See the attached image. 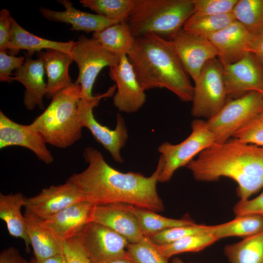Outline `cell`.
I'll use <instances>...</instances> for the list:
<instances>
[{"mask_svg":"<svg viewBox=\"0 0 263 263\" xmlns=\"http://www.w3.org/2000/svg\"><path fill=\"white\" fill-rule=\"evenodd\" d=\"M127 56L144 91L166 88L182 101L192 100L194 87L171 40L152 33L135 37Z\"/></svg>","mask_w":263,"mask_h":263,"instance_id":"cell-3","label":"cell"},{"mask_svg":"<svg viewBox=\"0 0 263 263\" xmlns=\"http://www.w3.org/2000/svg\"><path fill=\"white\" fill-rule=\"evenodd\" d=\"M12 17L7 9L0 12V51H6L10 42Z\"/></svg>","mask_w":263,"mask_h":263,"instance_id":"cell-41","label":"cell"},{"mask_svg":"<svg viewBox=\"0 0 263 263\" xmlns=\"http://www.w3.org/2000/svg\"><path fill=\"white\" fill-rule=\"evenodd\" d=\"M116 89V85L109 88L103 94L91 98H81L77 110V114L81 127L87 128L95 140L108 150L116 162H124L120 151L125 147L128 137L125 122L120 113L116 115V125L114 130L102 125L94 118L93 110L102 98L113 95Z\"/></svg>","mask_w":263,"mask_h":263,"instance_id":"cell-8","label":"cell"},{"mask_svg":"<svg viewBox=\"0 0 263 263\" xmlns=\"http://www.w3.org/2000/svg\"><path fill=\"white\" fill-rule=\"evenodd\" d=\"M94 206L91 203L80 201L46 219H41V222L44 226L63 243L73 237L84 225L91 222Z\"/></svg>","mask_w":263,"mask_h":263,"instance_id":"cell-19","label":"cell"},{"mask_svg":"<svg viewBox=\"0 0 263 263\" xmlns=\"http://www.w3.org/2000/svg\"><path fill=\"white\" fill-rule=\"evenodd\" d=\"M77 64L79 74L75 82L80 85L81 98L93 97L92 90L101 70L116 65L121 57L105 49L97 40L81 36L70 53Z\"/></svg>","mask_w":263,"mask_h":263,"instance_id":"cell-10","label":"cell"},{"mask_svg":"<svg viewBox=\"0 0 263 263\" xmlns=\"http://www.w3.org/2000/svg\"><path fill=\"white\" fill-rule=\"evenodd\" d=\"M109 76L116 86L117 91L113 97L115 107L127 113L138 111L146 102V95L127 56L121 57L116 65L110 68Z\"/></svg>","mask_w":263,"mask_h":263,"instance_id":"cell-12","label":"cell"},{"mask_svg":"<svg viewBox=\"0 0 263 263\" xmlns=\"http://www.w3.org/2000/svg\"><path fill=\"white\" fill-rule=\"evenodd\" d=\"M29 263H67L63 253L58 254L49 258L38 261L33 258Z\"/></svg>","mask_w":263,"mask_h":263,"instance_id":"cell-44","label":"cell"},{"mask_svg":"<svg viewBox=\"0 0 263 263\" xmlns=\"http://www.w3.org/2000/svg\"><path fill=\"white\" fill-rule=\"evenodd\" d=\"M130 210L135 216L142 234L149 238L167 229L189 225L196 223L187 218L176 219L166 217L155 212L129 205Z\"/></svg>","mask_w":263,"mask_h":263,"instance_id":"cell-28","label":"cell"},{"mask_svg":"<svg viewBox=\"0 0 263 263\" xmlns=\"http://www.w3.org/2000/svg\"><path fill=\"white\" fill-rule=\"evenodd\" d=\"M232 137L244 143L263 146V111L237 131Z\"/></svg>","mask_w":263,"mask_h":263,"instance_id":"cell-36","label":"cell"},{"mask_svg":"<svg viewBox=\"0 0 263 263\" xmlns=\"http://www.w3.org/2000/svg\"><path fill=\"white\" fill-rule=\"evenodd\" d=\"M57 2L65 8L63 11H57L44 7H40L41 15L46 19L52 21L70 24V30L82 31L87 33L98 32L118 23L96 14H91L80 11L73 6L68 0H59Z\"/></svg>","mask_w":263,"mask_h":263,"instance_id":"cell-20","label":"cell"},{"mask_svg":"<svg viewBox=\"0 0 263 263\" xmlns=\"http://www.w3.org/2000/svg\"><path fill=\"white\" fill-rule=\"evenodd\" d=\"M63 252L67 263H92L74 237L63 242Z\"/></svg>","mask_w":263,"mask_h":263,"instance_id":"cell-40","label":"cell"},{"mask_svg":"<svg viewBox=\"0 0 263 263\" xmlns=\"http://www.w3.org/2000/svg\"><path fill=\"white\" fill-rule=\"evenodd\" d=\"M193 13L192 0H133L126 22L134 38L152 33L171 40Z\"/></svg>","mask_w":263,"mask_h":263,"instance_id":"cell-5","label":"cell"},{"mask_svg":"<svg viewBox=\"0 0 263 263\" xmlns=\"http://www.w3.org/2000/svg\"><path fill=\"white\" fill-rule=\"evenodd\" d=\"M92 38L105 49L120 57L127 56L135 38L126 21L112 25L102 31L94 33Z\"/></svg>","mask_w":263,"mask_h":263,"instance_id":"cell-26","label":"cell"},{"mask_svg":"<svg viewBox=\"0 0 263 263\" xmlns=\"http://www.w3.org/2000/svg\"><path fill=\"white\" fill-rule=\"evenodd\" d=\"M172 263H185L181 259L178 258H175L172 260Z\"/></svg>","mask_w":263,"mask_h":263,"instance_id":"cell-46","label":"cell"},{"mask_svg":"<svg viewBox=\"0 0 263 263\" xmlns=\"http://www.w3.org/2000/svg\"><path fill=\"white\" fill-rule=\"evenodd\" d=\"M213 225L196 224L167 229L156 233L149 238L154 244H164L173 242L187 236L205 234H212Z\"/></svg>","mask_w":263,"mask_h":263,"instance_id":"cell-35","label":"cell"},{"mask_svg":"<svg viewBox=\"0 0 263 263\" xmlns=\"http://www.w3.org/2000/svg\"><path fill=\"white\" fill-rule=\"evenodd\" d=\"M47 142L38 132L29 125L20 124L9 118L0 112V149L12 146L26 148L32 151L41 161L52 163L54 157L46 146Z\"/></svg>","mask_w":263,"mask_h":263,"instance_id":"cell-16","label":"cell"},{"mask_svg":"<svg viewBox=\"0 0 263 263\" xmlns=\"http://www.w3.org/2000/svg\"><path fill=\"white\" fill-rule=\"evenodd\" d=\"M23 56L8 55L6 51H0V80L12 82V72L21 67L24 63Z\"/></svg>","mask_w":263,"mask_h":263,"instance_id":"cell-38","label":"cell"},{"mask_svg":"<svg viewBox=\"0 0 263 263\" xmlns=\"http://www.w3.org/2000/svg\"><path fill=\"white\" fill-rule=\"evenodd\" d=\"M186 167L198 181H216L223 177L234 180L240 200L249 199L263 188V146L234 138L214 143Z\"/></svg>","mask_w":263,"mask_h":263,"instance_id":"cell-2","label":"cell"},{"mask_svg":"<svg viewBox=\"0 0 263 263\" xmlns=\"http://www.w3.org/2000/svg\"><path fill=\"white\" fill-rule=\"evenodd\" d=\"M25 197L20 192L14 194H0V218L5 222L9 234L22 239L26 249L29 250L30 242L27 235L24 215L21 208L25 205Z\"/></svg>","mask_w":263,"mask_h":263,"instance_id":"cell-25","label":"cell"},{"mask_svg":"<svg viewBox=\"0 0 263 263\" xmlns=\"http://www.w3.org/2000/svg\"><path fill=\"white\" fill-rule=\"evenodd\" d=\"M43 61L47 77V93L45 96L52 98L55 94L70 86L72 80L69 69L74 61L70 54L55 50L46 49L37 54Z\"/></svg>","mask_w":263,"mask_h":263,"instance_id":"cell-22","label":"cell"},{"mask_svg":"<svg viewBox=\"0 0 263 263\" xmlns=\"http://www.w3.org/2000/svg\"><path fill=\"white\" fill-rule=\"evenodd\" d=\"M241 23L235 20L208 38L223 65L240 60L248 52L254 38Z\"/></svg>","mask_w":263,"mask_h":263,"instance_id":"cell-18","label":"cell"},{"mask_svg":"<svg viewBox=\"0 0 263 263\" xmlns=\"http://www.w3.org/2000/svg\"><path fill=\"white\" fill-rule=\"evenodd\" d=\"M224 253L230 263H263V231L226 245Z\"/></svg>","mask_w":263,"mask_h":263,"instance_id":"cell-27","label":"cell"},{"mask_svg":"<svg viewBox=\"0 0 263 263\" xmlns=\"http://www.w3.org/2000/svg\"><path fill=\"white\" fill-rule=\"evenodd\" d=\"M91 222L109 227L126 238L129 243H140L147 238L142 234L128 204L95 205Z\"/></svg>","mask_w":263,"mask_h":263,"instance_id":"cell-17","label":"cell"},{"mask_svg":"<svg viewBox=\"0 0 263 263\" xmlns=\"http://www.w3.org/2000/svg\"><path fill=\"white\" fill-rule=\"evenodd\" d=\"M232 13L252 35L263 32V0H238Z\"/></svg>","mask_w":263,"mask_h":263,"instance_id":"cell-31","label":"cell"},{"mask_svg":"<svg viewBox=\"0 0 263 263\" xmlns=\"http://www.w3.org/2000/svg\"><path fill=\"white\" fill-rule=\"evenodd\" d=\"M126 257L134 263H169V259L157 249L149 238L143 242L129 243Z\"/></svg>","mask_w":263,"mask_h":263,"instance_id":"cell-34","label":"cell"},{"mask_svg":"<svg viewBox=\"0 0 263 263\" xmlns=\"http://www.w3.org/2000/svg\"><path fill=\"white\" fill-rule=\"evenodd\" d=\"M22 66L15 71L12 81L19 82L25 87L23 103L27 109L33 110L38 106L43 110V97L47 93V84L44 80V68L40 58L33 59L26 55Z\"/></svg>","mask_w":263,"mask_h":263,"instance_id":"cell-21","label":"cell"},{"mask_svg":"<svg viewBox=\"0 0 263 263\" xmlns=\"http://www.w3.org/2000/svg\"><path fill=\"white\" fill-rule=\"evenodd\" d=\"M236 217L250 214L263 215V191L257 197L246 200H240L234 206Z\"/></svg>","mask_w":263,"mask_h":263,"instance_id":"cell-39","label":"cell"},{"mask_svg":"<svg viewBox=\"0 0 263 263\" xmlns=\"http://www.w3.org/2000/svg\"><path fill=\"white\" fill-rule=\"evenodd\" d=\"M191 127V133L182 142L177 144L165 142L158 147V151L164 162L159 182L169 181L177 169L186 167L195 156L215 143L207 121L195 119Z\"/></svg>","mask_w":263,"mask_h":263,"instance_id":"cell-6","label":"cell"},{"mask_svg":"<svg viewBox=\"0 0 263 263\" xmlns=\"http://www.w3.org/2000/svg\"><path fill=\"white\" fill-rule=\"evenodd\" d=\"M81 4L96 14L110 20L126 21L133 4V0H81Z\"/></svg>","mask_w":263,"mask_h":263,"instance_id":"cell-33","label":"cell"},{"mask_svg":"<svg viewBox=\"0 0 263 263\" xmlns=\"http://www.w3.org/2000/svg\"><path fill=\"white\" fill-rule=\"evenodd\" d=\"M193 13L220 15L232 12L238 0H192Z\"/></svg>","mask_w":263,"mask_h":263,"instance_id":"cell-37","label":"cell"},{"mask_svg":"<svg viewBox=\"0 0 263 263\" xmlns=\"http://www.w3.org/2000/svg\"><path fill=\"white\" fill-rule=\"evenodd\" d=\"M218 240L215 235L209 233L188 236L169 244L155 245L164 256L169 259L180 253L201 251Z\"/></svg>","mask_w":263,"mask_h":263,"instance_id":"cell-32","label":"cell"},{"mask_svg":"<svg viewBox=\"0 0 263 263\" xmlns=\"http://www.w3.org/2000/svg\"><path fill=\"white\" fill-rule=\"evenodd\" d=\"M227 95L258 92L263 94V67L251 52L239 61L223 65Z\"/></svg>","mask_w":263,"mask_h":263,"instance_id":"cell-13","label":"cell"},{"mask_svg":"<svg viewBox=\"0 0 263 263\" xmlns=\"http://www.w3.org/2000/svg\"><path fill=\"white\" fill-rule=\"evenodd\" d=\"M75 43L73 40L56 41L36 36L22 28L12 18L10 42L7 47L11 55L17 54L20 50H25L27 55L31 56L42 49H55L70 54Z\"/></svg>","mask_w":263,"mask_h":263,"instance_id":"cell-23","label":"cell"},{"mask_svg":"<svg viewBox=\"0 0 263 263\" xmlns=\"http://www.w3.org/2000/svg\"><path fill=\"white\" fill-rule=\"evenodd\" d=\"M81 99L80 85L73 83L55 94L47 108L29 126L39 132L47 143L61 149L71 146L82 136V127L77 114Z\"/></svg>","mask_w":263,"mask_h":263,"instance_id":"cell-4","label":"cell"},{"mask_svg":"<svg viewBox=\"0 0 263 263\" xmlns=\"http://www.w3.org/2000/svg\"><path fill=\"white\" fill-rule=\"evenodd\" d=\"M83 155L88 166L67 180L76 188L82 201L95 205L128 204L155 212L164 210L156 188L164 165L161 156L155 170L146 177L138 172L117 170L92 147H86Z\"/></svg>","mask_w":263,"mask_h":263,"instance_id":"cell-1","label":"cell"},{"mask_svg":"<svg viewBox=\"0 0 263 263\" xmlns=\"http://www.w3.org/2000/svg\"><path fill=\"white\" fill-rule=\"evenodd\" d=\"M109 263H134L131 260L129 259L126 256L124 257L114 259Z\"/></svg>","mask_w":263,"mask_h":263,"instance_id":"cell-45","label":"cell"},{"mask_svg":"<svg viewBox=\"0 0 263 263\" xmlns=\"http://www.w3.org/2000/svg\"><path fill=\"white\" fill-rule=\"evenodd\" d=\"M263 111V94L250 92L226 102L222 109L207 121L215 143H222L256 115Z\"/></svg>","mask_w":263,"mask_h":263,"instance_id":"cell-9","label":"cell"},{"mask_svg":"<svg viewBox=\"0 0 263 263\" xmlns=\"http://www.w3.org/2000/svg\"><path fill=\"white\" fill-rule=\"evenodd\" d=\"M72 237L92 263H109L125 257L129 243L124 237L94 222L86 224Z\"/></svg>","mask_w":263,"mask_h":263,"instance_id":"cell-11","label":"cell"},{"mask_svg":"<svg viewBox=\"0 0 263 263\" xmlns=\"http://www.w3.org/2000/svg\"><path fill=\"white\" fill-rule=\"evenodd\" d=\"M24 216L36 260L41 261L63 253V243L43 225L41 218L26 211Z\"/></svg>","mask_w":263,"mask_h":263,"instance_id":"cell-24","label":"cell"},{"mask_svg":"<svg viewBox=\"0 0 263 263\" xmlns=\"http://www.w3.org/2000/svg\"><path fill=\"white\" fill-rule=\"evenodd\" d=\"M248 52L256 56L263 67V32L254 36Z\"/></svg>","mask_w":263,"mask_h":263,"instance_id":"cell-43","label":"cell"},{"mask_svg":"<svg viewBox=\"0 0 263 263\" xmlns=\"http://www.w3.org/2000/svg\"><path fill=\"white\" fill-rule=\"evenodd\" d=\"M235 20L232 12L220 15L193 13L185 21L182 29L197 37L208 39Z\"/></svg>","mask_w":263,"mask_h":263,"instance_id":"cell-29","label":"cell"},{"mask_svg":"<svg viewBox=\"0 0 263 263\" xmlns=\"http://www.w3.org/2000/svg\"><path fill=\"white\" fill-rule=\"evenodd\" d=\"M263 231V215L236 217L229 222L213 225L212 234L219 240L232 236L247 237Z\"/></svg>","mask_w":263,"mask_h":263,"instance_id":"cell-30","label":"cell"},{"mask_svg":"<svg viewBox=\"0 0 263 263\" xmlns=\"http://www.w3.org/2000/svg\"><path fill=\"white\" fill-rule=\"evenodd\" d=\"M223 65L216 57L208 60L194 81L191 115L208 119L215 115L226 103L227 96Z\"/></svg>","mask_w":263,"mask_h":263,"instance_id":"cell-7","label":"cell"},{"mask_svg":"<svg viewBox=\"0 0 263 263\" xmlns=\"http://www.w3.org/2000/svg\"><path fill=\"white\" fill-rule=\"evenodd\" d=\"M0 263H29L14 247L3 249L0 254Z\"/></svg>","mask_w":263,"mask_h":263,"instance_id":"cell-42","label":"cell"},{"mask_svg":"<svg viewBox=\"0 0 263 263\" xmlns=\"http://www.w3.org/2000/svg\"><path fill=\"white\" fill-rule=\"evenodd\" d=\"M171 40L187 73L194 81L205 64L218 57L215 48L208 39L194 36L182 28Z\"/></svg>","mask_w":263,"mask_h":263,"instance_id":"cell-14","label":"cell"},{"mask_svg":"<svg viewBox=\"0 0 263 263\" xmlns=\"http://www.w3.org/2000/svg\"><path fill=\"white\" fill-rule=\"evenodd\" d=\"M80 201L77 189L67 180L63 184L43 188L35 196L25 197L24 207L25 211L44 220Z\"/></svg>","mask_w":263,"mask_h":263,"instance_id":"cell-15","label":"cell"}]
</instances>
